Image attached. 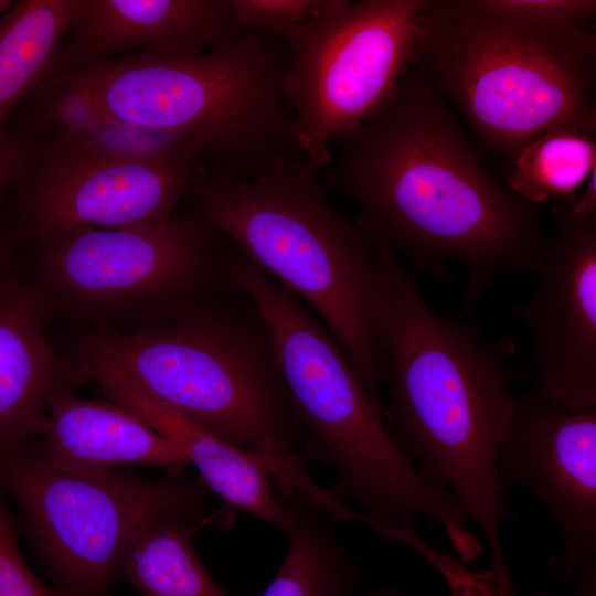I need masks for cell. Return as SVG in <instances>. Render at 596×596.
<instances>
[{
  "label": "cell",
  "instance_id": "9a60e30c",
  "mask_svg": "<svg viewBox=\"0 0 596 596\" xmlns=\"http://www.w3.org/2000/svg\"><path fill=\"white\" fill-rule=\"evenodd\" d=\"M50 315L25 272L0 284V451L43 435L52 402L89 381L49 341Z\"/></svg>",
  "mask_w": 596,
  "mask_h": 596
},
{
  "label": "cell",
  "instance_id": "6da1fadb",
  "mask_svg": "<svg viewBox=\"0 0 596 596\" xmlns=\"http://www.w3.org/2000/svg\"><path fill=\"white\" fill-rule=\"evenodd\" d=\"M333 145L337 155L321 171L324 188L359 206L355 224L376 252L443 283L451 279L448 264L462 263L464 315L498 277L534 274L551 249L536 206L490 173L417 64Z\"/></svg>",
  "mask_w": 596,
  "mask_h": 596
},
{
  "label": "cell",
  "instance_id": "f1b7e54d",
  "mask_svg": "<svg viewBox=\"0 0 596 596\" xmlns=\"http://www.w3.org/2000/svg\"><path fill=\"white\" fill-rule=\"evenodd\" d=\"M20 157V148L14 141L8 145L0 151V191L12 177Z\"/></svg>",
  "mask_w": 596,
  "mask_h": 596
},
{
  "label": "cell",
  "instance_id": "ac0fdd59",
  "mask_svg": "<svg viewBox=\"0 0 596 596\" xmlns=\"http://www.w3.org/2000/svg\"><path fill=\"white\" fill-rule=\"evenodd\" d=\"M87 0H21L0 21V151L12 113L50 76Z\"/></svg>",
  "mask_w": 596,
  "mask_h": 596
},
{
  "label": "cell",
  "instance_id": "4fadbf2b",
  "mask_svg": "<svg viewBox=\"0 0 596 596\" xmlns=\"http://www.w3.org/2000/svg\"><path fill=\"white\" fill-rule=\"evenodd\" d=\"M555 233L533 274L532 298L514 308L533 348L534 394L574 407H596V216L571 214L554 200Z\"/></svg>",
  "mask_w": 596,
  "mask_h": 596
},
{
  "label": "cell",
  "instance_id": "44dd1931",
  "mask_svg": "<svg viewBox=\"0 0 596 596\" xmlns=\"http://www.w3.org/2000/svg\"><path fill=\"white\" fill-rule=\"evenodd\" d=\"M511 164L504 183L528 203L574 200L596 168L595 136L574 127H554L529 142Z\"/></svg>",
  "mask_w": 596,
  "mask_h": 596
},
{
  "label": "cell",
  "instance_id": "5b68a950",
  "mask_svg": "<svg viewBox=\"0 0 596 596\" xmlns=\"http://www.w3.org/2000/svg\"><path fill=\"white\" fill-rule=\"evenodd\" d=\"M185 201L246 262L317 312L380 400L387 369L373 311L376 251L330 202L321 170L302 157L252 178L201 167Z\"/></svg>",
  "mask_w": 596,
  "mask_h": 596
},
{
  "label": "cell",
  "instance_id": "cb8c5ba5",
  "mask_svg": "<svg viewBox=\"0 0 596 596\" xmlns=\"http://www.w3.org/2000/svg\"><path fill=\"white\" fill-rule=\"evenodd\" d=\"M0 488V596H63L47 588L20 554V525L10 512Z\"/></svg>",
  "mask_w": 596,
  "mask_h": 596
},
{
  "label": "cell",
  "instance_id": "603a6c76",
  "mask_svg": "<svg viewBox=\"0 0 596 596\" xmlns=\"http://www.w3.org/2000/svg\"><path fill=\"white\" fill-rule=\"evenodd\" d=\"M331 0H231L238 21L253 31L284 38L326 10Z\"/></svg>",
  "mask_w": 596,
  "mask_h": 596
},
{
  "label": "cell",
  "instance_id": "9c48e42d",
  "mask_svg": "<svg viewBox=\"0 0 596 596\" xmlns=\"http://www.w3.org/2000/svg\"><path fill=\"white\" fill-rule=\"evenodd\" d=\"M0 488L22 509L63 596H108L132 542L163 520L205 519L210 491L184 472L147 479L68 468L30 441L0 451Z\"/></svg>",
  "mask_w": 596,
  "mask_h": 596
},
{
  "label": "cell",
  "instance_id": "ba28073f",
  "mask_svg": "<svg viewBox=\"0 0 596 596\" xmlns=\"http://www.w3.org/2000/svg\"><path fill=\"white\" fill-rule=\"evenodd\" d=\"M24 253L26 274L51 313L100 327L150 329L243 294V256L212 222L188 210L147 228H70Z\"/></svg>",
  "mask_w": 596,
  "mask_h": 596
},
{
  "label": "cell",
  "instance_id": "3957f363",
  "mask_svg": "<svg viewBox=\"0 0 596 596\" xmlns=\"http://www.w3.org/2000/svg\"><path fill=\"white\" fill-rule=\"evenodd\" d=\"M242 292L262 315L274 342L295 412L308 436L307 457L331 467L327 487L339 502L363 508L369 526L386 540L414 545L419 517L440 525L461 562L481 541L449 491L427 481L395 444L385 408L364 387L327 327L290 290L245 259Z\"/></svg>",
  "mask_w": 596,
  "mask_h": 596
},
{
  "label": "cell",
  "instance_id": "5bb4252c",
  "mask_svg": "<svg viewBox=\"0 0 596 596\" xmlns=\"http://www.w3.org/2000/svg\"><path fill=\"white\" fill-rule=\"evenodd\" d=\"M249 31L236 18L231 0H87L49 77L136 52H211Z\"/></svg>",
  "mask_w": 596,
  "mask_h": 596
},
{
  "label": "cell",
  "instance_id": "8992f818",
  "mask_svg": "<svg viewBox=\"0 0 596 596\" xmlns=\"http://www.w3.org/2000/svg\"><path fill=\"white\" fill-rule=\"evenodd\" d=\"M290 61L283 38L251 30L211 52H136L53 77L104 117L195 138L205 171L252 178L302 157L284 95Z\"/></svg>",
  "mask_w": 596,
  "mask_h": 596
},
{
  "label": "cell",
  "instance_id": "4316f807",
  "mask_svg": "<svg viewBox=\"0 0 596 596\" xmlns=\"http://www.w3.org/2000/svg\"><path fill=\"white\" fill-rule=\"evenodd\" d=\"M566 203L571 214L578 219H589L596 216V168L587 178V184L581 196L567 200Z\"/></svg>",
  "mask_w": 596,
  "mask_h": 596
},
{
  "label": "cell",
  "instance_id": "7402d4cb",
  "mask_svg": "<svg viewBox=\"0 0 596 596\" xmlns=\"http://www.w3.org/2000/svg\"><path fill=\"white\" fill-rule=\"evenodd\" d=\"M45 135L68 147L108 158L156 160L187 155L203 156L195 138L107 118L77 129H56Z\"/></svg>",
  "mask_w": 596,
  "mask_h": 596
},
{
  "label": "cell",
  "instance_id": "e0dca14e",
  "mask_svg": "<svg viewBox=\"0 0 596 596\" xmlns=\"http://www.w3.org/2000/svg\"><path fill=\"white\" fill-rule=\"evenodd\" d=\"M44 441L49 460L79 470L107 471L124 465H148L168 475L190 465L181 448L142 419L115 404L82 400L74 393L51 404Z\"/></svg>",
  "mask_w": 596,
  "mask_h": 596
},
{
  "label": "cell",
  "instance_id": "d4e9b609",
  "mask_svg": "<svg viewBox=\"0 0 596 596\" xmlns=\"http://www.w3.org/2000/svg\"><path fill=\"white\" fill-rule=\"evenodd\" d=\"M489 2L503 12L541 20L593 25L596 17L595 0H489Z\"/></svg>",
  "mask_w": 596,
  "mask_h": 596
},
{
  "label": "cell",
  "instance_id": "8fae6325",
  "mask_svg": "<svg viewBox=\"0 0 596 596\" xmlns=\"http://www.w3.org/2000/svg\"><path fill=\"white\" fill-rule=\"evenodd\" d=\"M12 138L20 157L2 191L0 222L21 253L70 228L161 224L175 214L201 169L195 155L125 160L44 135Z\"/></svg>",
  "mask_w": 596,
  "mask_h": 596
},
{
  "label": "cell",
  "instance_id": "484cf974",
  "mask_svg": "<svg viewBox=\"0 0 596 596\" xmlns=\"http://www.w3.org/2000/svg\"><path fill=\"white\" fill-rule=\"evenodd\" d=\"M2 190L0 191V203ZM22 262L20 249L0 223V284L10 275L22 269Z\"/></svg>",
  "mask_w": 596,
  "mask_h": 596
},
{
  "label": "cell",
  "instance_id": "30bf717a",
  "mask_svg": "<svg viewBox=\"0 0 596 596\" xmlns=\"http://www.w3.org/2000/svg\"><path fill=\"white\" fill-rule=\"evenodd\" d=\"M424 0H331L283 39L284 95L302 157L319 170L336 138L383 106L416 62Z\"/></svg>",
  "mask_w": 596,
  "mask_h": 596
},
{
  "label": "cell",
  "instance_id": "4dcf8cb0",
  "mask_svg": "<svg viewBox=\"0 0 596 596\" xmlns=\"http://www.w3.org/2000/svg\"><path fill=\"white\" fill-rule=\"evenodd\" d=\"M14 3L11 0H0V21L10 12Z\"/></svg>",
  "mask_w": 596,
  "mask_h": 596
},
{
  "label": "cell",
  "instance_id": "2e32d148",
  "mask_svg": "<svg viewBox=\"0 0 596 596\" xmlns=\"http://www.w3.org/2000/svg\"><path fill=\"white\" fill-rule=\"evenodd\" d=\"M73 360L113 403L175 443L190 465L196 467L206 488L219 494L226 505L287 531L291 511L274 496L263 456L227 443L158 403L106 360L77 351Z\"/></svg>",
  "mask_w": 596,
  "mask_h": 596
},
{
  "label": "cell",
  "instance_id": "ffe728a7",
  "mask_svg": "<svg viewBox=\"0 0 596 596\" xmlns=\"http://www.w3.org/2000/svg\"><path fill=\"white\" fill-rule=\"evenodd\" d=\"M205 519L173 518L145 530L127 549L119 578L141 596H231L206 571L191 539Z\"/></svg>",
  "mask_w": 596,
  "mask_h": 596
},
{
  "label": "cell",
  "instance_id": "52a82bcc",
  "mask_svg": "<svg viewBox=\"0 0 596 596\" xmlns=\"http://www.w3.org/2000/svg\"><path fill=\"white\" fill-rule=\"evenodd\" d=\"M76 351L114 364L151 398L234 446L308 459L270 332L244 294L159 327L89 332Z\"/></svg>",
  "mask_w": 596,
  "mask_h": 596
},
{
  "label": "cell",
  "instance_id": "d6986e66",
  "mask_svg": "<svg viewBox=\"0 0 596 596\" xmlns=\"http://www.w3.org/2000/svg\"><path fill=\"white\" fill-rule=\"evenodd\" d=\"M280 499L291 511L287 549L260 596H361V568L327 520V513L290 487Z\"/></svg>",
  "mask_w": 596,
  "mask_h": 596
},
{
  "label": "cell",
  "instance_id": "7a4b0ae2",
  "mask_svg": "<svg viewBox=\"0 0 596 596\" xmlns=\"http://www.w3.org/2000/svg\"><path fill=\"white\" fill-rule=\"evenodd\" d=\"M374 321L389 384L391 436L424 478L450 492L480 530L490 563L505 561L501 525L515 521L498 456L518 396L513 341H486L477 324L439 316L413 274L375 255Z\"/></svg>",
  "mask_w": 596,
  "mask_h": 596
},
{
  "label": "cell",
  "instance_id": "83f0119b",
  "mask_svg": "<svg viewBox=\"0 0 596 596\" xmlns=\"http://www.w3.org/2000/svg\"><path fill=\"white\" fill-rule=\"evenodd\" d=\"M577 583L567 596H596V557L587 558L579 567ZM534 596H556L546 592H538Z\"/></svg>",
  "mask_w": 596,
  "mask_h": 596
},
{
  "label": "cell",
  "instance_id": "277c9868",
  "mask_svg": "<svg viewBox=\"0 0 596 596\" xmlns=\"http://www.w3.org/2000/svg\"><path fill=\"white\" fill-rule=\"evenodd\" d=\"M415 64L479 138L510 161L547 130L596 135L593 25L424 0Z\"/></svg>",
  "mask_w": 596,
  "mask_h": 596
},
{
  "label": "cell",
  "instance_id": "f546056e",
  "mask_svg": "<svg viewBox=\"0 0 596 596\" xmlns=\"http://www.w3.org/2000/svg\"><path fill=\"white\" fill-rule=\"evenodd\" d=\"M365 596H408L403 590L393 586H380Z\"/></svg>",
  "mask_w": 596,
  "mask_h": 596
},
{
  "label": "cell",
  "instance_id": "7c38bea8",
  "mask_svg": "<svg viewBox=\"0 0 596 596\" xmlns=\"http://www.w3.org/2000/svg\"><path fill=\"white\" fill-rule=\"evenodd\" d=\"M503 491L521 488L553 518L563 553L550 571L567 583L596 557V407H574L533 392L518 396L498 456Z\"/></svg>",
  "mask_w": 596,
  "mask_h": 596
}]
</instances>
